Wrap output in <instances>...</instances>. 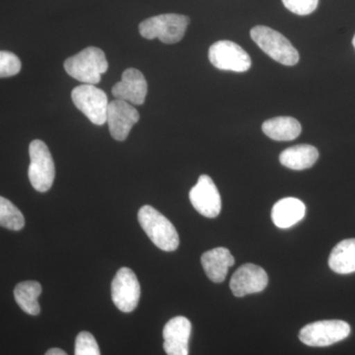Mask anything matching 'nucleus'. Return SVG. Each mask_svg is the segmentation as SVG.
<instances>
[{
    "label": "nucleus",
    "mask_w": 355,
    "mask_h": 355,
    "mask_svg": "<svg viewBox=\"0 0 355 355\" xmlns=\"http://www.w3.org/2000/svg\"><path fill=\"white\" fill-rule=\"evenodd\" d=\"M44 355H67V352L60 349H51Z\"/></svg>",
    "instance_id": "25"
},
{
    "label": "nucleus",
    "mask_w": 355,
    "mask_h": 355,
    "mask_svg": "<svg viewBox=\"0 0 355 355\" xmlns=\"http://www.w3.org/2000/svg\"><path fill=\"white\" fill-rule=\"evenodd\" d=\"M147 83L141 71L128 69L123 71L120 83L114 84L112 94L118 100L133 105H142L147 95Z\"/></svg>",
    "instance_id": "13"
},
{
    "label": "nucleus",
    "mask_w": 355,
    "mask_h": 355,
    "mask_svg": "<svg viewBox=\"0 0 355 355\" xmlns=\"http://www.w3.org/2000/svg\"><path fill=\"white\" fill-rule=\"evenodd\" d=\"M329 266L333 272L340 275L355 272V238L336 245L329 258Z\"/></svg>",
    "instance_id": "19"
},
{
    "label": "nucleus",
    "mask_w": 355,
    "mask_h": 355,
    "mask_svg": "<svg viewBox=\"0 0 355 355\" xmlns=\"http://www.w3.org/2000/svg\"><path fill=\"white\" fill-rule=\"evenodd\" d=\"M268 282V275L263 268L253 263H246L240 266L231 277L230 288L236 297H243L248 294L263 291Z\"/></svg>",
    "instance_id": "12"
},
{
    "label": "nucleus",
    "mask_w": 355,
    "mask_h": 355,
    "mask_svg": "<svg viewBox=\"0 0 355 355\" xmlns=\"http://www.w3.org/2000/svg\"><path fill=\"white\" fill-rule=\"evenodd\" d=\"M190 200L198 214L209 218L218 216L221 211L220 193L211 178L202 175L190 191Z\"/></svg>",
    "instance_id": "10"
},
{
    "label": "nucleus",
    "mask_w": 355,
    "mask_h": 355,
    "mask_svg": "<svg viewBox=\"0 0 355 355\" xmlns=\"http://www.w3.org/2000/svg\"><path fill=\"white\" fill-rule=\"evenodd\" d=\"M137 218L140 226L156 247L165 252L178 249L180 239L176 228L157 209L150 205H144L139 209Z\"/></svg>",
    "instance_id": "2"
},
{
    "label": "nucleus",
    "mask_w": 355,
    "mask_h": 355,
    "mask_svg": "<svg viewBox=\"0 0 355 355\" xmlns=\"http://www.w3.org/2000/svg\"><path fill=\"white\" fill-rule=\"evenodd\" d=\"M305 214L304 202L295 198H284L273 205L272 219L277 227L287 229L302 220Z\"/></svg>",
    "instance_id": "16"
},
{
    "label": "nucleus",
    "mask_w": 355,
    "mask_h": 355,
    "mask_svg": "<svg viewBox=\"0 0 355 355\" xmlns=\"http://www.w3.org/2000/svg\"><path fill=\"white\" fill-rule=\"evenodd\" d=\"M0 224L9 230L19 231L25 226V218L10 200L0 198Z\"/></svg>",
    "instance_id": "21"
},
{
    "label": "nucleus",
    "mask_w": 355,
    "mask_h": 355,
    "mask_svg": "<svg viewBox=\"0 0 355 355\" xmlns=\"http://www.w3.org/2000/svg\"><path fill=\"white\" fill-rule=\"evenodd\" d=\"M109 64L101 49L88 46L73 57L67 58L64 69L69 76L83 84L96 85L101 81L102 74L107 72Z\"/></svg>",
    "instance_id": "1"
},
{
    "label": "nucleus",
    "mask_w": 355,
    "mask_h": 355,
    "mask_svg": "<svg viewBox=\"0 0 355 355\" xmlns=\"http://www.w3.org/2000/svg\"><path fill=\"white\" fill-rule=\"evenodd\" d=\"M202 265L207 277L212 282L220 284L227 275L229 268L235 263L234 257L226 248L219 247L202 254Z\"/></svg>",
    "instance_id": "15"
},
{
    "label": "nucleus",
    "mask_w": 355,
    "mask_h": 355,
    "mask_svg": "<svg viewBox=\"0 0 355 355\" xmlns=\"http://www.w3.org/2000/svg\"><path fill=\"white\" fill-rule=\"evenodd\" d=\"M74 355H101L94 336L88 331L79 333L76 340Z\"/></svg>",
    "instance_id": "22"
},
{
    "label": "nucleus",
    "mask_w": 355,
    "mask_h": 355,
    "mask_svg": "<svg viewBox=\"0 0 355 355\" xmlns=\"http://www.w3.org/2000/svg\"><path fill=\"white\" fill-rule=\"evenodd\" d=\"M21 62L17 55L11 51H2L0 53V77L6 78L16 76L21 70Z\"/></svg>",
    "instance_id": "23"
},
{
    "label": "nucleus",
    "mask_w": 355,
    "mask_h": 355,
    "mask_svg": "<svg viewBox=\"0 0 355 355\" xmlns=\"http://www.w3.org/2000/svg\"><path fill=\"white\" fill-rule=\"evenodd\" d=\"M191 333L190 320L186 317L173 318L163 330L164 350L167 355H188L189 340Z\"/></svg>",
    "instance_id": "14"
},
{
    "label": "nucleus",
    "mask_w": 355,
    "mask_h": 355,
    "mask_svg": "<svg viewBox=\"0 0 355 355\" xmlns=\"http://www.w3.org/2000/svg\"><path fill=\"white\" fill-rule=\"evenodd\" d=\"M352 44H354V49H355V35H354V40H352Z\"/></svg>",
    "instance_id": "26"
},
{
    "label": "nucleus",
    "mask_w": 355,
    "mask_h": 355,
    "mask_svg": "<svg viewBox=\"0 0 355 355\" xmlns=\"http://www.w3.org/2000/svg\"><path fill=\"white\" fill-rule=\"evenodd\" d=\"M251 37L259 48L275 62L287 67L298 64L297 50L279 32L266 26H256L251 30Z\"/></svg>",
    "instance_id": "4"
},
{
    "label": "nucleus",
    "mask_w": 355,
    "mask_h": 355,
    "mask_svg": "<svg viewBox=\"0 0 355 355\" xmlns=\"http://www.w3.org/2000/svg\"><path fill=\"white\" fill-rule=\"evenodd\" d=\"M139 121V113L130 103L123 100L110 102L107 123L114 139L123 141L127 139L133 125Z\"/></svg>",
    "instance_id": "11"
},
{
    "label": "nucleus",
    "mask_w": 355,
    "mask_h": 355,
    "mask_svg": "<svg viewBox=\"0 0 355 355\" xmlns=\"http://www.w3.org/2000/svg\"><path fill=\"white\" fill-rule=\"evenodd\" d=\"M190 18L181 14H161L142 21L139 33L147 40L159 39L162 43H179L186 34Z\"/></svg>",
    "instance_id": "3"
},
{
    "label": "nucleus",
    "mask_w": 355,
    "mask_h": 355,
    "mask_svg": "<svg viewBox=\"0 0 355 355\" xmlns=\"http://www.w3.org/2000/svg\"><path fill=\"white\" fill-rule=\"evenodd\" d=\"M140 286L130 268H121L112 282V299L121 312L130 313L139 305Z\"/></svg>",
    "instance_id": "9"
},
{
    "label": "nucleus",
    "mask_w": 355,
    "mask_h": 355,
    "mask_svg": "<svg viewBox=\"0 0 355 355\" xmlns=\"http://www.w3.org/2000/svg\"><path fill=\"white\" fill-rule=\"evenodd\" d=\"M72 101L77 109L96 125L107 121L110 102L108 96L101 89L91 84H83L72 90Z\"/></svg>",
    "instance_id": "6"
},
{
    "label": "nucleus",
    "mask_w": 355,
    "mask_h": 355,
    "mask_svg": "<svg viewBox=\"0 0 355 355\" xmlns=\"http://www.w3.org/2000/svg\"><path fill=\"white\" fill-rule=\"evenodd\" d=\"M41 293V284L33 280L20 282L14 289L16 302L20 306L21 309L32 316H37L41 312V307L38 302Z\"/></svg>",
    "instance_id": "20"
},
{
    "label": "nucleus",
    "mask_w": 355,
    "mask_h": 355,
    "mask_svg": "<svg viewBox=\"0 0 355 355\" xmlns=\"http://www.w3.org/2000/svg\"><path fill=\"white\" fill-rule=\"evenodd\" d=\"M319 158V151L316 147L309 144L289 147L282 153L279 161L282 165L291 170L308 169L316 163Z\"/></svg>",
    "instance_id": "17"
},
{
    "label": "nucleus",
    "mask_w": 355,
    "mask_h": 355,
    "mask_svg": "<svg viewBox=\"0 0 355 355\" xmlns=\"http://www.w3.org/2000/svg\"><path fill=\"white\" fill-rule=\"evenodd\" d=\"M263 132L266 137L277 141H291L300 135V123L292 116H277L263 123Z\"/></svg>",
    "instance_id": "18"
},
{
    "label": "nucleus",
    "mask_w": 355,
    "mask_h": 355,
    "mask_svg": "<svg viewBox=\"0 0 355 355\" xmlns=\"http://www.w3.org/2000/svg\"><path fill=\"white\" fill-rule=\"evenodd\" d=\"M284 6L297 15L305 16L316 10L319 0H282Z\"/></svg>",
    "instance_id": "24"
},
{
    "label": "nucleus",
    "mask_w": 355,
    "mask_h": 355,
    "mask_svg": "<svg viewBox=\"0 0 355 355\" xmlns=\"http://www.w3.org/2000/svg\"><path fill=\"white\" fill-rule=\"evenodd\" d=\"M30 166L28 170L30 183L35 190L44 193L53 186L55 177V163L50 149L44 141L33 140L29 146Z\"/></svg>",
    "instance_id": "5"
},
{
    "label": "nucleus",
    "mask_w": 355,
    "mask_h": 355,
    "mask_svg": "<svg viewBox=\"0 0 355 355\" xmlns=\"http://www.w3.org/2000/svg\"><path fill=\"white\" fill-rule=\"evenodd\" d=\"M209 58L214 67L226 71L246 72L252 67L247 51L231 41H218L212 44Z\"/></svg>",
    "instance_id": "8"
},
{
    "label": "nucleus",
    "mask_w": 355,
    "mask_h": 355,
    "mask_svg": "<svg viewBox=\"0 0 355 355\" xmlns=\"http://www.w3.org/2000/svg\"><path fill=\"white\" fill-rule=\"evenodd\" d=\"M350 334V326L340 320H324L308 324L299 333V338L306 345L329 347L345 340Z\"/></svg>",
    "instance_id": "7"
}]
</instances>
